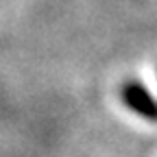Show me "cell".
Masks as SVG:
<instances>
[{
	"label": "cell",
	"mask_w": 157,
	"mask_h": 157,
	"mask_svg": "<svg viewBox=\"0 0 157 157\" xmlns=\"http://www.w3.org/2000/svg\"><path fill=\"white\" fill-rule=\"evenodd\" d=\"M120 96H122L124 105H127L133 113H137L140 118H144V120L157 122V101L153 98V94H151L142 83L131 81V83L122 85Z\"/></svg>",
	"instance_id": "1"
}]
</instances>
